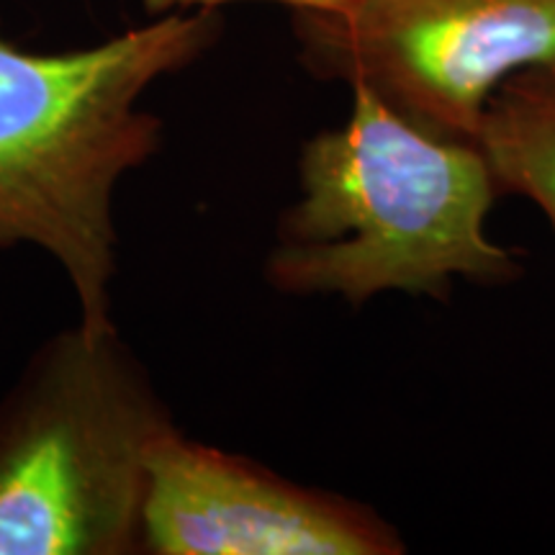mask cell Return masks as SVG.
Returning <instances> with one entry per match:
<instances>
[{
  "label": "cell",
  "mask_w": 555,
  "mask_h": 555,
  "mask_svg": "<svg viewBox=\"0 0 555 555\" xmlns=\"http://www.w3.org/2000/svg\"><path fill=\"white\" fill-rule=\"evenodd\" d=\"M496 198L476 142L429 134L352 88L343 127L304 144L298 198L278 221L266 281L352 307L388 291L448 301L455 281L506 286L525 268L486 232Z\"/></svg>",
  "instance_id": "1"
},
{
  "label": "cell",
  "mask_w": 555,
  "mask_h": 555,
  "mask_svg": "<svg viewBox=\"0 0 555 555\" xmlns=\"http://www.w3.org/2000/svg\"><path fill=\"white\" fill-rule=\"evenodd\" d=\"M221 29L219 11L201 9L60 54L0 37V247L50 253L86 327L114 324L116 185L163 142V121L139 101L211 50Z\"/></svg>",
  "instance_id": "2"
},
{
  "label": "cell",
  "mask_w": 555,
  "mask_h": 555,
  "mask_svg": "<svg viewBox=\"0 0 555 555\" xmlns=\"http://www.w3.org/2000/svg\"><path fill=\"white\" fill-rule=\"evenodd\" d=\"M172 429L114 324L47 339L0 399V555L144 553L150 457Z\"/></svg>",
  "instance_id": "3"
},
{
  "label": "cell",
  "mask_w": 555,
  "mask_h": 555,
  "mask_svg": "<svg viewBox=\"0 0 555 555\" xmlns=\"http://www.w3.org/2000/svg\"><path fill=\"white\" fill-rule=\"evenodd\" d=\"M291 31L314 78L363 88L429 134L476 142L496 88L555 57V0H352L291 13Z\"/></svg>",
  "instance_id": "4"
},
{
  "label": "cell",
  "mask_w": 555,
  "mask_h": 555,
  "mask_svg": "<svg viewBox=\"0 0 555 555\" xmlns=\"http://www.w3.org/2000/svg\"><path fill=\"white\" fill-rule=\"evenodd\" d=\"M144 553L399 555L406 543L373 506L288 481L178 427L150 457Z\"/></svg>",
  "instance_id": "5"
},
{
  "label": "cell",
  "mask_w": 555,
  "mask_h": 555,
  "mask_svg": "<svg viewBox=\"0 0 555 555\" xmlns=\"http://www.w3.org/2000/svg\"><path fill=\"white\" fill-rule=\"evenodd\" d=\"M476 144L499 196L527 198L555 229V57L519 69L496 88Z\"/></svg>",
  "instance_id": "6"
},
{
  "label": "cell",
  "mask_w": 555,
  "mask_h": 555,
  "mask_svg": "<svg viewBox=\"0 0 555 555\" xmlns=\"http://www.w3.org/2000/svg\"><path fill=\"white\" fill-rule=\"evenodd\" d=\"M229 3H240V0H144V9L152 16H165V13L178 11H219ZM268 3L286 5L291 13H337L347 9L352 0H268Z\"/></svg>",
  "instance_id": "7"
}]
</instances>
